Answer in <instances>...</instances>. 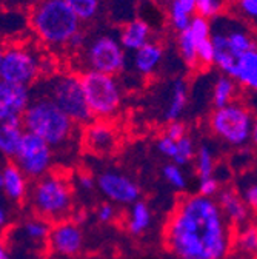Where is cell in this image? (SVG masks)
Masks as SVG:
<instances>
[{"label": "cell", "instance_id": "6da1fadb", "mask_svg": "<svg viewBox=\"0 0 257 259\" xmlns=\"http://www.w3.org/2000/svg\"><path fill=\"white\" fill-rule=\"evenodd\" d=\"M214 198L192 194L183 198L165 225V245L177 259H223L233 230Z\"/></svg>", "mask_w": 257, "mask_h": 259}, {"label": "cell", "instance_id": "7a4b0ae2", "mask_svg": "<svg viewBox=\"0 0 257 259\" xmlns=\"http://www.w3.org/2000/svg\"><path fill=\"white\" fill-rule=\"evenodd\" d=\"M29 26L48 48H68L82 31L80 20L65 0H36L29 11Z\"/></svg>", "mask_w": 257, "mask_h": 259}, {"label": "cell", "instance_id": "3957f363", "mask_svg": "<svg viewBox=\"0 0 257 259\" xmlns=\"http://www.w3.org/2000/svg\"><path fill=\"white\" fill-rule=\"evenodd\" d=\"M25 132L46 141L53 150H62L76 139L77 123L46 96L33 93V99L23 114Z\"/></svg>", "mask_w": 257, "mask_h": 259}, {"label": "cell", "instance_id": "277c9868", "mask_svg": "<svg viewBox=\"0 0 257 259\" xmlns=\"http://www.w3.org/2000/svg\"><path fill=\"white\" fill-rule=\"evenodd\" d=\"M213 44L216 51L214 65L231 76L239 57L257 48V34L248 22L239 17H217L213 23Z\"/></svg>", "mask_w": 257, "mask_h": 259}, {"label": "cell", "instance_id": "5b68a950", "mask_svg": "<svg viewBox=\"0 0 257 259\" xmlns=\"http://www.w3.org/2000/svg\"><path fill=\"white\" fill-rule=\"evenodd\" d=\"M31 210L48 222H62L73 213L74 194L70 179L57 171H49L34 181L28 196Z\"/></svg>", "mask_w": 257, "mask_h": 259}, {"label": "cell", "instance_id": "8992f818", "mask_svg": "<svg viewBox=\"0 0 257 259\" xmlns=\"http://www.w3.org/2000/svg\"><path fill=\"white\" fill-rule=\"evenodd\" d=\"M33 93L46 96L59 105L77 125L92 122V113L88 107L86 96L82 85V77L73 73H57L43 79Z\"/></svg>", "mask_w": 257, "mask_h": 259}, {"label": "cell", "instance_id": "52a82bcc", "mask_svg": "<svg viewBox=\"0 0 257 259\" xmlns=\"http://www.w3.org/2000/svg\"><path fill=\"white\" fill-rule=\"evenodd\" d=\"M255 117L252 110L240 101H234L227 107L214 108L210 116V130L213 135L230 147H242L252 138Z\"/></svg>", "mask_w": 257, "mask_h": 259}, {"label": "cell", "instance_id": "ba28073f", "mask_svg": "<svg viewBox=\"0 0 257 259\" xmlns=\"http://www.w3.org/2000/svg\"><path fill=\"white\" fill-rule=\"evenodd\" d=\"M80 77L92 117L105 120L116 116L123 101L122 85L117 77L89 70H85Z\"/></svg>", "mask_w": 257, "mask_h": 259}, {"label": "cell", "instance_id": "9c48e42d", "mask_svg": "<svg viewBox=\"0 0 257 259\" xmlns=\"http://www.w3.org/2000/svg\"><path fill=\"white\" fill-rule=\"evenodd\" d=\"M82 63L89 71L105 73L117 76L126 68V50L120 44V39L111 32H100L86 40L82 50Z\"/></svg>", "mask_w": 257, "mask_h": 259}, {"label": "cell", "instance_id": "30bf717a", "mask_svg": "<svg viewBox=\"0 0 257 259\" xmlns=\"http://www.w3.org/2000/svg\"><path fill=\"white\" fill-rule=\"evenodd\" d=\"M43 73V59L28 47L10 44L0 54V82L31 87Z\"/></svg>", "mask_w": 257, "mask_h": 259}, {"label": "cell", "instance_id": "8fae6325", "mask_svg": "<svg viewBox=\"0 0 257 259\" xmlns=\"http://www.w3.org/2000/svg\"><path fill=\"white\" fill-rule=\"evenodd\" d=\"M53 159V147L42 138L26 132L14 162L29 179L37 181L49 173Z\"/></svg>", "mask_w": 257, "mask_h": 259}, {"label": "cell", "instance_id": "7c38bea8", "mask_svg": "<svg viewBox=\"0 0 257 259\" xmlns=\"http://www.w3.org/2000/svg\"><path fill=\"white\" fill-rule=\"evenodd\" d=\"M31 99L33 91L29 87L0 82V125H23V114Z\"/></svg>", "mask_w": 257, "mask_h": 259}, {"label": "cell", "instance_id": "4fadbf2b", "mask_svg": "<svg viewBox=\"0 0 257 259\" xmlns=\"http://www.w3.org/2000/svg\"><path fill=\"white\" fill-rule=\"evenodd\" d=\"M97 188L104 196L120 205H133L140 198L139 185L123 173L107 170L97 176Z\"/></svg>", "mask_w": 257, "mask_h": 259}, {"label": "cell", "instance_id": "5bb4252c", "mask_svg": "<svg viewBox=\"0 0 257 259\" xmlns=\"http://www.w3.org/2000/svg\"><path fill=\"white\" fill-rule=\"evenodd\" d=\"M49 248L62 256H76L83 248V233L74 221L57 222L49 233Z\"/></svg>", "mask_w": 257, "mask_h": 259}, {"label": "cell", "instance_id": "9a60e30c", "mask_svg": "<svg viewBox=\"0 0 257 259\" xmlns=\"http://www.w3.org/2000/svg\"><path fill=\"white\" fill-rule=\"evenodd\" d=\"M28 176L16 165V162H7L0 171V188H2L7 201L13 204H22L29 196Z\"/></svg>", "mask_w": 257, "mask_h": 259}, {"label": "cell", "instance_id": "2e32d148", "mask_svg": "<svg viewBox=\"0 0 257 259\" xmlns=\"http://www.w3.org/2000/svg\"><path fill=\"white\" fill-rule=\"evenodd\" d=\"M116 132L114 128L105 122L94 119L86 125L83 132V144L88 150L95 154H108L116 147Z\"/></svg>", "mask_w": 257, "mask_h": 259}, {"label": "cell", "instance_id": "e0dca14e", "mask_svg": "<svg viewBox=\"0 0 257 259\" xmlns=\"http://www.w3.org/2000/svg\"><path fill=\"white\" fill-rule=\"evenodd\" d=\"M217 202L220 205V210L227 221L234 227H243L246 225L249 219V207L243 201L240 194L231 188H225L219 191Z\"/></svg>", "mask_w": 257, "mask_h": 259}, {"label": "cell", "instance_id": "ac0fdd59", "mask_svg": "<svg viewBox=\"0 0 257 259\" xmlns=\"http://www.w3.org/2000/svg\"><path fill=\"white\" fill-rule=\"evenodd\" d=\"M165 50L159 42L151 40L136 53H133V68L137 74L148 77L152 76L164 62Z\"/></svg>", "mask_w": 257, "mask_h": 259}, {"label": "cell", "instance_id": "d6986e66", "mask_svg": "<svg viewBox=\"0 0 257 259\" xmlns=\"http://www.w3.org/2000/svg\"><path fill=\"white\" fill-rule=\"evenodd\" d=\"M152 31L146 20L143 19H133L128 23H125L119 32L120 44L126 51L136 53L142 47L151 42Z\"/></svg>", "mask_w": 257, "mask_h": 259}, {"label": "cell", "instance_id": "ffe728a7", "mask_svg": "<svg viewBox=\"0 0 257 259\" xmlns=\"http://www.w3.org/2000/svg\"><path fill=\"white\" fill-rule=\"evenodd\" d=\"M231 77H234L239 87L243 90L249 91L251 94H257V48L239 57Z\"/></svg>", "mask_w": 257, "mask_h": 259}, {"label": "cell", "instance_id": "44dd1931", "mask_svg": "<svg viewBox=\"0 0 257 259\" xmlns=\"http://www.w3.org/2000/svg\"><path fill=\"white\" fill-rule=\"evenodd\" d=\"M186 105H188V85L182 77H177L171 83V91L168 97V104L164 111V119L170 123L179 120Z\"/></svg>", "mask_w": 257, "mask_h": 259}, {"label": "cell", "instance_id": "7402d4cb", "mask_svg": "<svg viewBox=\"0 0 257 259\" xmlns=\"http://www.w3.org/2000/svg\"><path fill=\"white\" fill-rule=\"evenodd\" d=\"M239 91V83L234 77L228 74H219L214 79L213 88H211V102L214 108L227 107L231 102L236 101V96Z\"/></svg>", "mask_w": 257, "mask_h": 259}, {"label": "cell", "instance_id": "603a6c76", "mask_svg": "<svg viewBox=\"0 0 257 259\" xmlns=\"http://www.w3.org/2000/svg\"><path fill=\"white\" fill-rule=\"evenodd\" d=\"M25 135L23 125H0V153L5 159H16Z\"/></svg>", "mask_w": 257, "mask_h": 259}, {"label": "cell", "instance_id": "cb8c5ba5", "mask_svg": "<svg viewBox=\"0 0 257 259\" xmlns=\"http://www.w3.org/2000/svg\"><path fill=\"white\" fill-rule=\"evenodd\" d=\"M49 233H51V229L48 225V221L42 218L28 219L20 227V238L31 245H40L46 242L49 239Z\"/></svg>", "mask_w": 257, "mask_h": 259}, {"label": "cell", "instance_id": "d4e9b609", "mask_svg": "<svg viewBox=\"0 0 257 259\" xmlns=\"http://www.w3.org/2000/svg\"><path fill=\"white\" fill-rule=\"evenodd\" d=\"M152 222V214L149 207L142 202L137 201L136 204L131 205L130 208V214H128V230L133 235H142L145 233Z\"/></svg>", "mask_w": 257, "mask_h": 259}, {"label": "cell", "instance_id": "484cf974", "mask_svg": "<svg viewBox=\"0 0 257 259\" xmlns=\"http://www.w3.org/2000/svg\"><path fill=\"white\" fill-rule=\"evenodd\" d=\"M177 50L185 62L192 70H199V60H197V42L192 37L189 29H185L177 34Z\"/></svg>", "mask_w": 257, "mask_h": 259}, {"label": "cell", "instance_id": "4316f807", "mask_svg": "<svg viewBox=\"0 0 257 259\" xmlns=\"http://www.w3.org/2000/svg\"><path fill=\"white\" fill-rule=\"evenodd\" d=\"M80 22H92L100 14L102 0H65Z\"/></svg>", "mask_w": 257, "mask_h": 259}, {"label": "cell", "instance_id": "83f0119b", "mask_svg": "<svg viewBox=\"0 0 257 259\" xmlns=\"http://www.w3.org/2000/svg\"><path fill=\"white\" fill-rule=\"evenodd\" d=\"M194 160H196V173H197L199 179L213 176V173H214V154H213V150L210 145L202 144L197 148Z\"/></svg>", "mask_w": 257, "mask_h": 259}, {"label": "cell", "instance_id": "f1b7e54d", "mask_svg": "<svg viewBox=\"0 0 257 259\" xmlns=\"http://www.w3.org/2000/svg\"><path fill=\"white\" fill-rule=\"evenodd\" d=\"M168 16H170L171 28L177 32V34H179V32H182V31H185V29H188L192 17H194V14L188 13L186 10H183L182 7H179L174 2H170Z\"/></svg>", "mask_w": 257, "mask_h": 259}, {"label": "cell", "instance_id": "f546056e", "mask_svg": "<svg viewBox=\"0 0 257 259\" xmlns=\"http://www.w3.org/2000/svg\"><path fill=\"white\" fill-rule=\"evenodd\" d=\"M236 241H237V245L243 251L255 253L257 251V225L246 224V225L240 227Z\"/></svg>", "mask_w": 257, "mask_h": 259}, {"label": "cell", "instance_id": "4dcf8cb0", "mask_svg": "<svg viewBox=\"0 0 257 259\" xmlns=\"http://www.w3.org/2000/svg\"><path fill=\"white\" fill-rule=\"evenodd\" d=\"M196 153H197V150L194 148V142H192V139L186 135L185 138L177 141V153H176V157L173 159V162L177 165H186L196 157Z\"/></svg>", "mask_w": 257, "mask_h": 259}, {"label": "cell", "instance_id": "1f68e13d", "mask_svg": "<svg viewBox=\"0 0 257 259\" xmlns=\"http://www.w3.org/2000/svg\"><path fill=\"white\" fill-rule=\"evenodd\" d=\"M234 13L239 19L257 25V0H234Z\"/></svg>", "mask_w": 257, "mask_h": 259}, {"label": "cell", "instance_id": "d6a6232c", "mask_svg": "<svg viewBox=\"0 0 257 259\" xmlns=\"http://www.w3.org/2000/svg\"><path fill=\"white\" fill-rule=\"evenodd\" d=\"M222 10V0H197L196 4V16H200L208 20H216L217 17H220Z\"/></svg>", "mask_w": 257, "mask_h": 259}, {"label": "cell", "instance_id": "836d02e7", "mask_svg": "<svg viewBox=\"0 0 257 259\" xmlns=\"http://www.w3.org/2000/svg\"><path fill=\"white\" fill-rule=\"evenodd\" d=\"M164 178L165 181L176 190H183L186 187V178L185 173L182 171L180 165L177 164H167L164 167Z\"/></svg>", "mask_w": 257, "mask_h": 259}, {"label": "cell", "instance_id": "e575fe53", "mask_svg": "<svg viewBox=\"0 0 257 259\" xmlns=\"http://www.w3.org/2000/svg\"><path fill=\"white\" fill-rule=\"evenodd\" d=\"M240 196L243 198V201L251 210L257 211V178L249 179L245 182V185H242Z\"/></svg>", "mask_w": 257, "mask_h": 259}, {"label": "cell", "instance_id": "d590c367", "mask_svg": "<svg viewBox=\"0 0 257 259\" xmlns=\"http://www.w3.org/2000/svg\"><path fill=\"white\" fill-rule=\"evenodd\" d=\"M157 150L162 153L165 157L174 159L176 157V153H177V141H174L170 136L164 135L162 138L157 141Z\"/></svg>", "mask_w": 257, "mask_h": 259}, {"label": "cell", "instance_id": "8d00e7d4", "mask_svg": "<svg viewBox=\"0 0 257 259\" xmlns=\"http://www.w3.org/2000/svg\"><path fill=\"white\" fill-rule=\"evenodd\" d=\"M219 193V181L214 176L199 179V194L207 198H213Z\"/></svg>", "mask_w": 257, "mask_h": 259}, {"label": "cell", "instance_id": "74e56055", "mask_svg": "<svg viewBox=\"0 0 257 259\" xmlns=\"http://www.w3.org/2000/svg\"><path fill=\"white\" fill-rule=\"evenodd\" d=\"M165 135L170 136V138L174 139V141H179V139H182V138L186 136V126H185V123H182V122H179V120L171 122V123L168 125V128H167V133H165Z\"/></svg>", "mask_w": 257, "mask_h": 259}, {"label": "cell", "instance_id": "f35d334b", "mask_svg": "<svg viewBox=\"0 0 257 259\" xmlns=\"http://www.w3.org/2000/svg\"><path fill=\"white\" fill-rule=\"evenodd\" d=\"M116 216V210L111 204H102L97 208V219L100 222H111Z\"/></svg>", "mask_w": 257, "mask_h": 259}, {"label": "cell", "instance_id": "ab89813d", "mask_svg": "<svg viewBox=\"0 0 257 259\" xmlns=\"http://www.w3.org/2000/svg\"><path fill=\"white\" fill-rule=\"evenodd\" d=\"M77 185H79V188L80 190H83V191H92L95 187V181H94V178L91 176V175H88V173H80L79 176H77V182H76Z\"/></svg>", "mask_w": 257, "mask_h": 259}, {"label": "cell", "instance_id": "60d3db41", "mask_svg": "<svg viewBox=\"0 0 257 259\" xmlns=\"http://www.w3.org/2000/svg\"><path fill=\"white\" fill-rule=\"evenodd\" d=\"M171 2L177 4L179 7H182L183 10H186L188 13L194 14L196 16V4L197 0H171Z\"/></svg>", "mask_w": 257, "mask_h": 259}, {"label": "cell", "instance_id": "b9f144b4", "mask_svg": "<svg viewBox=\"0 0 257 259\" xmlns=\"http://www.w3.org/2000/svg\"><path fill=\"white\" fill-rule=\"evenodd\" d=\"M8 224V210L5 205H2V208H0V225L5 227Z\"/></svg>", "mask_w": 257, "mask_h": 259}, {"label": "cell", "instance_id": "7bdbcfd3", "mask_svg": "<svg viewBox=\"0 0 257 259\" xmlns=\"http://www.w3.org/2000/svg\"><path fill=\"white\" fill-rule=\"evenodd\" d=\"M251 141L257 147V116H255V120H254V128H252V138H251Z\"/></svg>", "mask_w": 257, "mask_h": 259}, {"label": "cell", "instance_id": "ee69618b", "mask_svg": "<svg viewBox=\"0 0 257 259\" xmlns=\"http://www.w3.org/2000/svg\"><path fill=\"white\" fill-rule=\"evenodd\" d=\"M0 259H10L8 256V250L5 245H2V248H0Z\"/></svg>", "mask_w": 257, "mask_h": 259}, {"label": "cell", "instance_id": "f6af8a7d", "mask_svg": "<svg viewBox=\"0 0 257 259\" xmlns=\"http://www.w3.org/2000/svg\"><path fill=\"white\" fill-rule=\"evenodd\" d=\"M255 225H257V218H255Z\"/></svg>", "mask_w": 257, "mask_h": 259}]
</instances>
